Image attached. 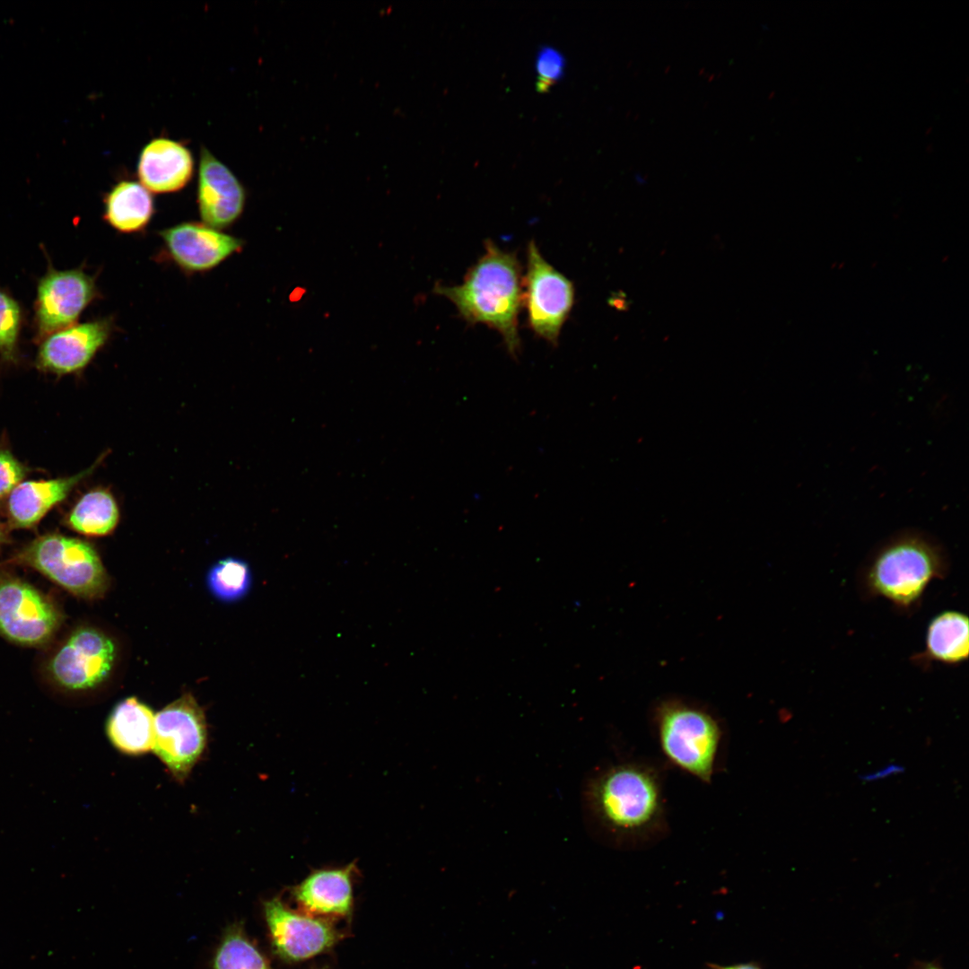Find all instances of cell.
<instances>
[{
  "instance_id": "6da1fadb",
  "label": "cell",
  "mask_w": 969,
  "mask_h": 969,
  "mask_svg": "<svg viewBox=\"0 0 969 969\" xmlns=\"http://www.w3.org/2000/svg\"><path fill=\"white\" fill-rule=\"evenodd\" d=\"M586 799L597 831L617 848H645L668 833L662 774L650 762L621 760L602 768Z\"/></svg>"
},
{
  "instance_id": "7a4b0ae2",
  "label": "cell",
  "mask_w": 969,
  "mask_h": 969,
  "mask_svg": "<svg viewBox=\"0 0 969 969\" xmlns=\"http://www.w3.org/2000/svg\"><path fill=\"white\" fill-rule=\"evenodd\" d=\"M520 266L514 253L485 243V252L459 285L435 284L433 292L450 300L468 323L484 324L500 333L513 359L520 340L518 317L522 303Z\"/></svg>"
},
{
  "instance_id": "3957f363",
  "label": "cell",
  "mask_w": 969,
  "mask_h": 969,
  "mask_svg": "<svg viewBox=\"0 0 969 969\" xmlns=\"http://www.w3.org/2000/svg\"><path fill=\"white\" fill-rule=\"evenodd\" d=\"M950 564L940 544L925 533L904 531L879 546L863 563L858 587L863 598H884L903 613L918 609L929 584L945 578Z\"/></svg>"
},
{
  "instance_id": "277c9868",
  "label": "cell",
  "mask_w": 969,
  "mask_h": 969,
  "mask_svg": "<svg viewBox=\"0 0 969 969\" xmlns=\"http://www.w3.org/2000/svg\"><path fill=\"white\" fill-rule=\"evenodd\" d=\"M654 733L666 760L704 783L720 768L725 733L710 711L679 700L660 702L653 713Z\"/></svg>"
},
{
  "instance_id": "5b68a950",
  "label": "cell",
  "mask_w": 969,
  "mask_h": 969,
  "mask_svg": "<svg viewBox=\"0 0 969 969\" xmlns=\"http://www.w3.org/2000/svg\"><path fill=\"white\" fill-rule=\"evenodd\" d=\"M6 563L31 568L84 599L102 597L109 586L107 572L94 547L60 533L36 537Z\"/></svg>"
},
{
  "instance_id": "8992f818",
  "label": "cell",
  "mask_w": 969,
  "mask_h": 969,
  "mask_svg": "<svg viewBox=\"0 0 969 969\" xmlns=\"http://www.w3.org/2000/svg\"><path fill=\"white\" fill-rule=\"evenodd\" d=\"M64 620L52 598L26 581L0 575V635L23 647L50 642Z\"/></svg>"
},
{
  "instance_id": "52a82bcc",
  "label": "cell",
  "mask_w": 969,
  "mask_h": 969,
  "mask_svg": "<svg viewBox=\"0 0 969 969\" xmlns=\"http://www.w3.org/2000/svg\"><path fill=\"white\" fill-rule=\"evenodd\" d=\"M206 745L205 716L192 694L182 695L155 714L153 751L177 781H186Z\"/></svg>"
},
{
  "instance_id": "ba28073f",
  "label": "cell",
  "mask_w": 969,
  "mask_h": 969,
  "mask_svg": "<svg viewBox=\"0 0 969 969\" xmlns=\"http://www.w3.org/2000/svg\"><path fill=\"white\" fill-rule=\"evenodd\" d=\"M115 658L114 642L104 633L83 626L74 630L54 649L44 668L57 687L87 691L106 680Z\"/></svg>"
},
{
  "instance_id": "9c48e42d",
  "label": "cell",
  "mask_w": 969,
  "mask_h": 969,
  "mask_svg": "<svg viewBox=\"0 0 969 969\" xmlns=\"http://www.w3.org/2000/svg\"><path fill=\"white\" fill-rule=\"evenodd\" d=\"M527 258L522 301L528 324L538 336L556 345L574 302L573 284L543 258L534 241L528 246Z\"/></svg>"
},
{
  "instance_id": "30bf717a",
  "label": "cell",
  "mask_w": 969,
  "mask_h": 969,
  "mask_svg": "<svg viewBox=\"0 0 969 969\" xmlns=\"http://www.w3.org/2000/svg\"><path fill=\"white\" fill-rule=\"evenodd\" d=\"M100 297L96 278L83 267L57 270L48 265L37 284L33 325L35 341L76 323L83 310Z\"/></svg>"
},
{
  "instance_id": "8fae6325",
  "label": "cell",
  "mask_w": 969,
  "mask_h": 969,
  "mask_svg": "<svg viewBox=\"0 0 969 969\" xmlns=\"http://www.w3.org/2000/svg\"><path fill=\"white\" fill-rule=\"evenodd\" d=\"M158 234L165 257L188 275L215 268L244 246L243 240L197 222L179 223Z\"/></svg>"
},
{
  "instance_id": "7c38bea8",
  "label": "cell",
  "mask_w": 969,
  "mask_h": 969,
  "mask_svg": "<svg viewBox=\"0 0 969 969\" xmlns=\"http://www.w3.org/2000/svg\"><path fill=\"white\" fill-rule=\"evenodd\" d=\"M264 912L274 951L287 961L310 958L342 937L328 920L294 912L278 897L265 902Z\"/></svg>"
},
{
  "instance_id": "4fadbf2b",
  "label": "cell",
  "mask_w": 969,
  "mask_h": 969,
  "mask_svg": "<svg viewBox=\"0 0 969 969\" xmlns=\"http://www.w3.org/2000/svg\"><path fill=\"white\" fill-rule=\"evenodd\" d=\"M115 329L112 317L75 323L43 338L35 367L57 376L82 371L107 344Z\"/></svg>"
},
{
  "instance_id": "5bb4252c",
  "label": "cell",
  "mask_w": 969,
  "mask_h": 969,
  "mask_svg": "<svg viewBox=\"0 0 969 969\" xmlns=\"http://www.w3.org/2000/svg\"><path fill=\"white\" fill-rule=\"evenodd\" d=\"M196 202L203 223L221 231L241 216L246 203L240 181L204 146L200 151Z\"/></svg>"
},
{
  "instance_id": "9a60e30c",
  "label": "cell",
  "mask_w": 969,
  "mask_h": 969,
  "mask_svg": "<svg viewBox=\"0 0 969 969\" xmlns=\"http://www.w3.org/2000/svg\"><path fill=\"white\" fill-rule=\"evenodd\" d=\"M95 466L70 476L20 483L7 498L5 511L9 525L20 529L36 528L52 509L65 500L74 488L94 470Z\"/></svg>"
},
{
  "instance_id": "2e32d148",
  "label": "cell",
  "mask_w": 969,
  "mask_h": 969,
  "mask_svg": "<svg viewBox=\"0 0 969 969\" xmlns=\"http://www.w3.org/2000/svg\"><path fill=\"white\" fill-rule=\"evenodd\" d=\"M194 160L189 149L172 139H153L142 150L137 162V177L150 192H176L192 179Z\"/></svg>"
},
{
  "instance_id": "e0dca14e",
  "label": "cell",
  "mask_w": 969,
  "mask_h": 969,
  "mask_svg": "<svg viewBox=\"0 0 969 969\" xmlns=\"http://www.w3.org/2000/svg\"><path fill=\"white\" fill-rule=\"evenodd\" d=\"M354 863L318 869L292 889V895L304 913L312 916L346 917L353 910Z\"/></svg>"
},
{
  "instance_id": "ac0fdd59",
  "label": "cell",
  "mask_w": 969,
  "mask_h": 969,
  "mask_svg": "<svg viewBox=\"0 0 969 969\" xmlns=\"http://www.w3.org/2000/svg\"><path fill=\"white\" fill-rule=\"evenodd\" d=\"M969 620L966 614L957 610H944L934 615L928 624L925 649L912 656V662L928 668L930 662L960 665L968 659Z\"/></svg>"
},
{
  "instance_id": "d6986e66",
  "label": "cell",
  "mask_w": 969,
  "mask_h": 969,
  "mask_svg": "<svg viewBox=\"0 0 969 969\" xmlns=\"http://www.w3.org/2000/svg\"><path fill=\"white\" fill-rule=\"evenodd\" d=\"M155 714L135 697L118 703L106 723V734L111 745L127 755H140L153 750Z\"/></svg>"
},
{
  "instance_id": "ffe728a7",
  "label": "cell",
  "mask_w": 969,
  "mask_h": 969,
  "mask_svg": "<svg viewBox=\"0 0 969 969\" xmlns=\"http://www.w3.org/2000/svg\"><path fill=\"white\" fill-rule=\"evenodd\" d=\"M103 219L115 231L138 233L152 221L155 207L151 192L140 182L121 180L103 199Z\"/></svg>"
},
{
  "instance_id": "44dd1931",
  "label": "cell",
  "mask_w": 969,
  "mask_h": 969,
  "mask_svg": "<svg viewBox=\"0 0 969 969\" xmlns=\"http://www.w3.org/2000/svg\"><path fill=\"white\" fill-rule=\"evenodd\" d=\"M118 508L112 494L104 489L91 490L83 494L65 517V524L87 537L109 534L117 526Z\"/></svg>"
},
{
  "instance_id": "7402d4cb",
  "label": "cell",
  "mask_w": 969,
  "mask_h": 969,
  "mask_svg": "<svg viewBox=\"0 0 969 969\" xmlns=\"http://www.w3.org/2000/svg\"><path fill=\"white\" fill-rule=\"evenodd\" d=\"M214 969H272L238 925L228 928L216 950Z\"/></svg>"
},
{
  "instance_id": "603a6c76",
  "label": "cell",
  "mask_w": 969,
  "mask_h": 969,
  "mask_svg": "<svg viewBox=\"0 0 969 969\" xmlns=\"http://www.w3.org/2000/svg\"><path fill=\"white\" fill-rule=\"evenodd\" d=\"M251 584V572L246 562L228 557L217 562L209 571L207 585L212 594L225 602L244 597Z\"/></svg>"
},
{
  "instance_id": "cb8c5ba5",
  "label": "cell",
  "mask_w": 969,
  "mask_h": 969,
  "mask_svg": "<svg viewBox=\"0 0 969 969\" xmlns=\"http://www.w3.org/2000/svg\"><path fill=\"white\" fill-rule=\"evenodd\" d=\"M23 319L20 303L0 288V357L6 363L19 360L18 341Z\"/></svg>"
},
{
  "instance_id": "d4e9b609",
  "label": "cell",
  "mask_w": 969,
  "mask_h": 969,
  "mask_svg": "<svg viewBox=\"0 0 969 969\" xmlns=\"http://www.w3.org/2000/svg\"><path fill=\"white\" fill-rule=\"evenodd\" d=\"M565 58L560 51L551 47L539 49L536 59L538 92H546L559 81L564 73Z\"/></svg>"
},
{
  "instance_id": "484cf974",
  "label": "cell",
  "mask_w": 969,
  "mask_h": 969,
  "mask_svg": "<svg viewBox=\"0 0 969 969\" xmlns=\"http://www.w3.org/2000/svg\"><path fill=\"white\" fill-rule=\"evenodd\" d=\"M28 468L6 448H0V500L23 481Z\"/></svg>"
},
{
  "instance_id": "4316f807",
  "label": "cell",
  "mask_w": 969,
  "mask_h": 969,
  "mask_svg": "<svg viewBox=\"0 0 969 969\" xmlns=\"http://www.w3.org/2000/svg\"><path fill=\"white\" fill-rule=\"evenodd\" d=\"M905 767L900 764L890 763L879 769L862 773L859 776L860 780L863 782H873L877 781L886 780L892 776H896L904 773Z\"/></svg>"
},
{
  "instance_id": "83f0119b",
  "label": "cell",
  "mask_w": 969,
  "mask_h": 969,
  "mask_svg": "<svg viewBox=\"0 0 969 969\" xmlns=\"http://www.w3.org/2000/svg\"><path fill=\"white\" fill-rule=\"evenodd\" d=\"M720 969H760V968L757 967L756 965H753V964H740V965H735L722 967V968H720Z\"/></svg>"
},
{
  "instance_id": "f1b7e54d",
  "label": "cell",
  "mask_w": 969,
  "mask_h": 969,
  "mask_svg": "<svg viewBox=\"0 0 969 969\" xmlns=\"http://www.w3.org/2000/svg\"><path fill=\"white\" fill-rule=\"evenodd\" d=\"M8 540L7 532L4 526L0 522V546L5 544Z\"/></svg>"
},
{
  "instance_id": "f546056e",
  "label": "cell",
  "mask_w": 969,
  "mask_h": 969,
  "mask_svg": "<svg viewBox=\"0 0 969 969\" xmlns=\"http://www.w3.org/2000/svg\"><path fill=\"white\" fill-rule=\"evenodd\" d=\"M927 969H938V968H937V967H929Z\"/></svg>"
}]
</instances>
